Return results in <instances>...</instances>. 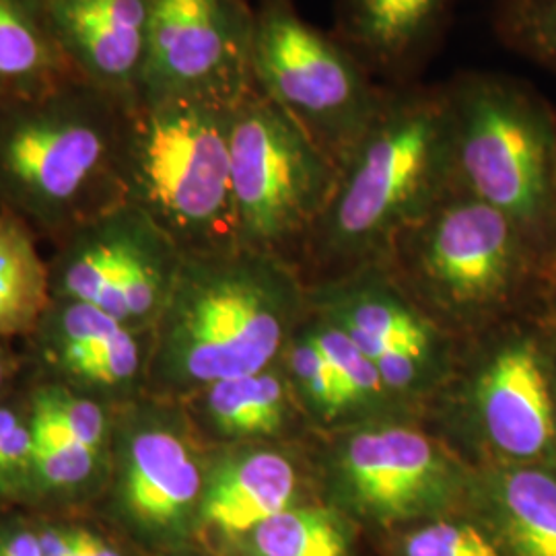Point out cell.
<instances>
[{
  "label": "cell",
  "mask_w": 556,
  "mask_h": 556,
  "mask_svg": "<svg viewBox=\"0 0 556 556\" xmlns=\"http://www.w3.org/2000/svg\"><path fill=\"white\" fill-rule=\"evenodd\" d=\"M307 314L299 268L239 245L184 254L151 332L144 396L184 402L278 363Z\"/></svg>",
  "instance_id": "1"
},
{
  "label": "cell",
  "mask_w": 556,
  "mask_h": 556,
  "mask_svg": "<svg viewBox=\"0 0 556 556\" xmlns=\"http://www.w3.org/2000/svg\"><path fill=\"white\" fill-rule=\"evenodd\" d=\"M454 181L443 85H386L378 114L349 157L303 256L340 277L383 264Z\"/></svg>",
  "instance_id": "2"
},
{
  "label": "cell",
  "mask_w": 556,
  "mask_h": 556,
  "mask_svg": "<svg viewBox=\"0 0 556 556\" xmlns=\"http://www.w3.org/2000/svg\"><path fill=\"white\" fill-rule=\"evenodd\" d=\"M555 260L501 211L454 186L397 238L383 266L439 326L480 337L544 312Z\"/></svg>",
  "instance_id": "3"
},
{
  "label": "cell",
  "mask_w": 556,
  "mask_h": 556,
  "mask_svg": "<svg viewBox=\"0 0 556 556\" xmlns=\"http://www.w3.org/2000/svg\"><path fill=\"white\" fill-rule=\"evenodd\" d=\"M130 103L73 79L0 110V211L60 239L122 202Z\"/></svg>",
  "instance_id": "4"
},
{
  "label": "cell",
  "mask_w": 556,
  "mask_h": 556,
  "mask_svg": "<svg viewBox=\"0 0 556 556\" xmlns=\"http://www.w3.org/2000/svg\"><path fill=\"white\" fill-rule=\"evenodd\" d=\"M236 108L186 98L128 105L119 199L144 213L184 254L238 245L229 176Z\"/></svg>",
  "instance_id": "5"
},
{
  "label": "cell",
  "mask_w": 556,
  "mask_h": 556,
  "mask_svg": "<svg viewBox=\"0 0 556 556\" xmlns=\"http://www.w3.org/2000/svg\"><path fill=\"white\" fill-rule=\"evenodd\" d=\"M454 181L556 256V110L523 80L459 73L443 83Z\"/></svg>",
  "instance_id": "6"
},
{
  "label": "cell",
  "mask_w": 556,
  "mask_h": 556,
  "mask_svg": "<svg viewBox=\"0 0 556 556\" xmlns=\"http://www.w3.org/2000/svg\"><path fill=\"white\" fill-rule=\"evenodd\" d=\"M321 435L312 450L319 495L361 530L390 536L466 511L475 464L415 420H374Z\"/></svg>",
  "instance_id": "7"
},
{
  "label": "cell",
  "mask_w": 556,
  "mask_h": 556,
  "mask_svg": "<svg viewBox=\"0 0 556 556\" xmlns=\"http://www.w3.org/2000/svg\"><path fill=\"white\" fill-rule=\"evenodd\" d=\"M229 176L239 248L295 264L332 197L337 163L254 89L233 114Z\"/></svg>",
  "instance_id": "8"
},
{
  "label": "cell",
  "mask_w": 556,
  "mask_h": 556,
  "mask_svg": "<svg viewBox=\"0 0 556 556\" xmlns=\"http://www.w3.org/2000/svg\"><path fill=\"white\" fill-rule=\"evenodd\" d=\"M208 450L179 402L142 396L122 404L101 491L108 511L160 555L192 546Z\"/></svg>",
  "instance_id": "9"
},
{
  "label": "cell",
  "mask_w": 556,
  "mask_h": 556,
  "mask_svg": "<svg viewBox=\"0 0 556 556\" xmlns=\"http://www.w3.org/2000/svg\"><path fill=\"white\" fill-rule=\"evenodd\" d=\"M252 77L337 167L376 118L386 91L334 34L301 20L291 0H262L256 9Z\"/></svg>",
  "instance_id": "10"
},
{
  "label": "cell",
  "mask_w": 556,
  "mask_h": 556,
  "mask_svg": "<svg viewBox=\"0 0 556 556\" xmlns=\"http://www.w3.org/2000/svg\"><path fill=\"white\" fill-rule=\"evenodd\" d=\"M477 349L462 394L475 466H556L553 351L544 316L503 321L480 334Z\"/></svg>",
  "instance_id": "11"
},
{
  "label": "cell",
  "mask_w": 556,
  "mask_h": 556,
  "mask_svg": "<svg viewBox=\"0 0 556 556\" xmlns=\"http://www.w3.org/2000/svg\"><path fill=\"white\" fill-rule=\"evenodd\" d=\"M254 23L245 0H151L139 100L239 105L256 89Z\"/></svg>",
  "instance_id": "12"
},
{
  "label": "cell",
  "mask_w": 556,
  "mask_h": 556,
  "mask_svg": "<svg viewBox=\"0 0 556 556\" xmlns=\"http://www.w3.org/2000/svg\"><path fill=\"white\" fill-rule=\"evenodd\" d=\"M303 441H264L208 450L197 540L211 553L285 509L318 501V470Z\"/></svg>",
  "instance_id": "13"
},
{
  "label": "cell",
  "mask_w": 556,
  "mask_h": 556,
  "mask_svg": "<svg viewBox=\"0 0 556 556\" xmlns=\"http://www.w3.org/2000/svg\"><path fill=\"white\" fill-rule=\"evenodd\" d=\"M77 77L124 103L139 100L151 0H41Z\"/></svg>",
  "instance_id": "14"
},
{
  "label": "cell",
  "mask_w": 556,
  "mask_h": 556,
  "mask_svg": "<svg viewBox=\"0 0 556 556\" xmlns=\"http://www.w3.org/2000/svg\"><path fill=\"white\" fill-rule=\"evenodd\" d=\"M452 0H337L334 36L383 85H406L443 36Z\"/></svg>",
  "instance_id": "15"
},
{
  "label": "cell",
  "mask_w": 556,
  "mask_h": 556,
  "mask_svg": "<svg viewBox=\"0 0 556 556\" xmlns=\"http://www.w3.org/2000/svg\"><path fill=\"white\" fill-rule=\"evenodd\" d=\"M307 307L340 328L374 363L400 344L445 332L406 295L383 264L307 287Z\"/></svg>",
  "instance_id": "16"
},
{
  "label": "cell",
  "mask_w": 556,
  "mask_h": 556,
  "mask_svg": "<svg viewBox=\"0 0 556 556\" xmlns=\"http://www.w3.org/2000/svg\"><path fill=\"white\" fill-rule=\"evenodd\" d=\"M179 404L211 447L303 441L305 433L314 431L280 363L250 376L217 381Z\"/></svg>",
  "instance_id": "17"
},
{
  "label": "cell",
  "mask_w": 556,
  "mask_h": 556,
  "mask_svg": "<svg viewBox=\"0 0 556 556\" xmlns=\"http://www.w3.org/2000/svg\"><path fill=\"white\" fill-rule=\"evenodd\" d=\"M466 511L503 556H556V466H475Z\"/></svg>",
  "instance_id": "18"
},
{
  "label": "cell",
  "mask_w": 556,
  "mask_h": 556,
  "mask_svg": "<svg viewBox=\"0 0 556 556\" xmlns=\"http://www.w3.org/2000/svg\"><path fill=\"white\" fill-rule=\"evenodd\" d=\"M73 79L41 0H0V110Z\"/></svg>",
  "instance_id": "19"
},
{
  "label": "cell",
  "mask_w": 556,
  "mask_h": 556,
  "mask_svg": "<svg viewBox=\"0 0 556 556\" xmlns=\"http://www.w3.org/2000/svg\"><path fill=\"white\" fill-rule=\"evenodd\" d=\"M357 523L324 498L285 509L233 538L217 556H357Z\"/></svg>",
  "instance_id": "20"
},
{
  "label": "cell",
  "mask_w": 556,
  "mask_h": 556,
  "mask_svg": "<svg viewBox=\"0 0 556 556\" xmlns=\"http://www.w3.org/2000/svg\"><path fill=\"white\" fill-rule=\"evenodd\" d=\"M50 301V268L36 233L0 211V338L31 337Z\"/></svg>",
  "instance_id": "21"
},
{
  "label": "cell",
  "mask_w": 556,
  "mask_h": 556,
  "mask_svg": "<svg viewBox=\"0 0 556 556\" xmlns=\"http://www.w3.org/2000/svg\"><path fill=\"white\" fill-rule=\"evenodd\" d=\"M34 433V464L27 498H79L105 486L110 454L93 452L66 438L50 420L27 410Z\"/></svg>",
  "instance_id": "22"
},
{
  "label": "cell",
  "mask_w": 556,
  "mask_h": 556,
  "mask_svg": "<svg viewBox=\"0 0 556 556\" xmlns=\"http://www.w3.org/2000/svg\"><path fill=\"white\" fill-rule=\"evenodd\" d=\"M149 355L151 334H137L124 328L103 340L89 357L80 358L46 381L66 386L83 396L118 408L144 396Z\"/></svg>",
  "instance_id": "23"
},
{
  "label": "cell",
  "mask_w": 556,
  "mask_h": 556,
  "mask_svg": "<svg viewBox=\"0 0 556 556\" xmlns=\"http://www.w3.org/2000/svg\"><path fill=\"white\" fill-rule=\"evenodd\" d=\"M303 328L334 367L351 402L355 425L374 420H415V413L397 402L388 390L376 363L340 328L309 312V307L303 318Z\"/></svg>",
  "instance_id": "24"
},
{
  "label": "cell",
  "mask_w": 556,
  "mask_h": 556,
  "mask_svg": "<svg viewBox=\"0 0 556 556\" xmlns=\"http://www.w3.org/2000/svg\"><path fill=\"white\" fill-rule=\"evenodd\" d=\"M278 363L314 431L330 433L355 425L351 402L334 367L307 334L303 321L287 342Z\"/></svg>",
  "instance_id": "25"
},
{
  "label": "cell",
  "mask_w": 556,
  "mask_h": 556,
  "mask_svg": "<svg viewBox=\"0 0 556 556\" xmlns=\"http://www.w3.org/2000/svg\"><path fill=\"white\" fill-rule=\"evenodd\" d=\"M124 326L96 303L80 299L52 298L34 330L41 367L48 379L89 357L103 340L118 334Z\"/></svg>",
  "instance_id": "26"
},
{
  "label": "cell",
  "mask_w": 556,
  "mask_h": 556,
  "mask_svg": "<svg viewBox=\"0 0 556 556\" xmlns=\"http://www.w3.org/2000/svg\"><path fill=\"white\" fill-rule=\"evenodd\" d=\"M390 556H503L493 536L468 511L433 517L386 536Z\"/></svg>",
  "instance_id": "27"
},
{
  "label": "cell",
  "mask_w": 556,
  "mask_h": 556,
  "mask_svg": "<svg viewBox=\"0 0 556 556\" xmlns=\"http://www.w3.org/2000/svg\"><path fill=\"white\" fill-rule=\"evenodd\" d=\"M27 410L50 420L71 441L93 452L110 454L116 408L100 400L83 396L60 383L43 381L31 392Z\"/></svg>",
  "instance_id": "28"
},
{
  "label": "cell",
  "mask_w": 556,
  "mask_h": 556,
  "mask_svg": "<svg viewBox=\"0 0 556 556\" xmlns=\"http://www.w3.org/2000/svg\"><path fill=\"white\" fill-rule=\"evenodd\" d=\"M491 23L507 50L556 75V0H493Z\"/></svg>",
  "instance_id": "29"
},
{
  "label": "cell",
  "mask_w": 556,
  "mask_h": 556,
  "mask_svg": "<svg viewBox=\"0 0 556 556\" xmlns=\"http://www.w3.org/2000/svg\"><path fill=\"white\" fill-rule=\"evenodd\" d=\"M0 556H43L38 528L25 521H7L0 526Z\"/></svg>",
  "instance_id": "30"
},
{
  "label": "cell",
  "mask_w": 556,
  "mask_h": 556,
  "mask_svg": "<svg viewBox=\"0 0 556 556\" xmlns=\"http://www.w3.org/2000/svg\"><path fill=\"white\" fill-rule=\"evenodd\" d=\"M66 536L75 556H124L116 544L83 526H66Z\"/></svg>",
  "instance_id": "31"
},
{
  "label": "cell",
  "mask_w": 556,
  "mask_h": 556,
  "mask_svg": "<svg viewBox=\"0 0 556 556\" xmlns=\"http://www.w3.org/2000/svg\"><path fill=\"white\" fill-rule=\"evenodd\" d=\"M38 536L43 556H75L66 536V526L43 523L38 528Z\"/></svg>",
  "instance_id": "32"
},
{
  "label": "cell",
  "mask_w": 556,
  "mask_h": 556,
  "mask_svg": "<svg viewBox=\"0 0 556 556\" xmlns=\"http://www.w3.org/2000/svg\"><path fill=\"white\" fill-rule=\"evenodd\" d=\"M544 319L553 326L556 330V260L548 277V285H546V295H544Z\"/></svg>",
  "instance_id": "33"
},
{
  "label": "cell",
  "mask_w": 556,
  "mask_h": 556,
  "mask_svg": "<svg viewBox=\"0 0 556 556\" xmlns=\"http://www.w3.org/2000/svg\"><path fill=\"white\" fill-rule=\"evenodd\" d=\"M25 415H27V413H21V410L13 408V406L0 404V441L4 439V435H7L13 427L20 425Z\"/></svg>",
  "instance_id": "34"
},
{
  "label": "cell",
  "mask_w": 556,
  "mask_h": 556,
  "mask_svg": "<svg viewBox=\"0 0 556 556\" xmlns=\"http://www.w3.org/2000/svg\"><path fill=\"white\" fill-rule=\"evenodd\" d=\"M544 316V314H542ZM551 332V351H553V397H555V422H556V330L546 321Z\"/></svg>",
  "instance_id": "35"
},
{
  "label": "cell",
  "mask_w": 556,
  "mask_h": 556,
  "mask_svg": "<svg viewBox=\"0 0 556 556\" xmlns=\"http://www.w3.org/2000/svg\"><path fill=\"white\" fill-rule=\"evenodd\" d=\"M160 556H217L213 555H200V553H194V551H190V546L188 548H181V551H176V553H167V555H160Z\"/></svg>",
  "instance_id": "36"
},
{
  "label": "cell",
  "mask_w": 556,
  "mask_h": 556,
  "mask_svg": "<svg viewBox=\"0 0 556 556\" xmlns=\"http://www.w3.org/2000/svg\"><path fill=\"white\" fill-rule=\"evenodd\" d=\"M7 361L4 363H0V392H2V386H4V381H7Z\"/></svg>",
  "instance_id": "37"
},
{
  "label": "cell",
  "mask_w": 556,
  "mask_h": 556,
  "mask_svg": "<svg viewBox=\"0 0 556 556\" xmlns=\"http://www.w3.org/2000/svg\"><path fill=\"white\" fill-rule=\"evenodd\" d=\"M7 357H4V351H2V344H0V363H4Z\"/></svg>",
  "instance_id": "38"
}]
</instances>
